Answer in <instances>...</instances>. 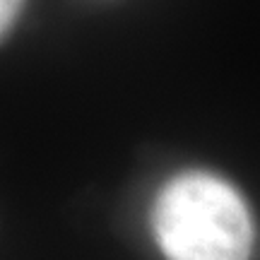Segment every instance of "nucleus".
I'll use <instances>...</instances> for the list:
<instances>
[{
    "label": "nucleus",
    "instance_id": "2",
    "mask_svg": "<svg viewBox=\"0 0 260 260\" xmlns=\"http://www.w3.org/2000/svg\"><path fill=\"white\" fill-rule=\"evenodd\" d=\"M22 5H24V0H0V29H3V37L12 29Z\"/></svg>",
    "mask_w": 260,
    "mask_h": 260
},
{
    "label": "nucleus",
    "instance_id": "1",
    "mask_svg": "<svg viewBox=\"0 0 260 260\" xmlns=\"http://www.w3.org/2000/svg\"><path fill=\"white\" fill-rule=\"evenodd\" d=\"M152 232L167 260H248L255 239L243 195L200 169L181 171L159 188Z\"/></svg>",
    "mask_w": 260,
    "mask_h": 260
}]
</instances>
